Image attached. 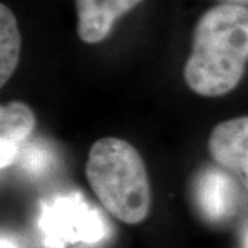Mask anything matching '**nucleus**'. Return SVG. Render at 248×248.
<instances>
[{"label": "nucleus", "mask_w": 248, "mask_h": 248, "mask_svg": "<svg viewBox=\"0 0 248 248\" xmlns=\"http://www.w3.org/2000/svg\"><path fill=\"white\" fill-rule=\"evenodd\" d=\"M248 61V9L222 4L202 16L184 78L196 94L221 97L234 89Z\"/></svg>", "instance_id": "1"}, {"label": "nucleus", "mask_w": 248, "mask_h": 248, "mask_svg": "<svg viewBox=\"0 0 248 248\" xmlns=\"http://www.w3.org/2000/svg\"><path fill=\"white\" fill-rule=\"evenodd\" d=\"M86 177L98 200L119 221L135 225L148 217V171L131 143L115 137L98 140L90 149Z\"/></svg>", "instance_id": "2"}, {"label": "nucleus", "mask_w": 248, "mask_h": 248, "mask_svg": "<svg viewBox=\"0 0 248 248\" xmlns=\"http://www.w3.org/2000/svg\"><path fill=\"white\" fill-rule=\"evenodd\" d=\"M39 226L51 248L68 243L94 244L107 236V222L79 196H62L43 204Z\"/></svg>", "instance_id": "3"}, {"label": "nucleus", "mask_w": 248, "mask_h": 248, "mask_svg": "<svg viewBox=\"0 0 248 248\" xmlns=\"http://www.w3.org/2000/svg\"><path fill=\"white\" fill-rule=\"evenodd\" d=\"M208 149L215 163L234 174L248 192V116L218 124L210 135Z\"/></svg>", "instance_id": "4"}, {"label": "nucleus", "mask_w": 248, "mask_h": 248, "mask_svg": "<svg viewBox=\"0 0 248 248\" xmlns=\"http://www.w3.org/2000/svg\"><path fill=\"white\" fill-rule=\"evenodd\" d=\"M142 0H76L78 33L84 43L95 45L107 37L115 21Z\"/></svg>", "instance_id": "5"}, {"label": "nucleus", "mask_w": 248, "mask_h": 248, "mask_svg": "<svg viewBox=\"0 0 248 248\" xmlns=\"http://www.w3.org/2000/svg\"><path fill=\"white\" fill-rule=\"evenodd\" d=\"M195 196L200 211L208 221H223L236 210L237 189L231 175L221 170L208 169L202 172L196 181Z\"/></svg>", "instance_id": "6"}, {"label": "nucleus", "mask_w": 248, "mask_h": 248, "mask_svg": "<svg viewBox=\"0 0 248 248\" xmlns=\"http://www.w3.org/2000/svg\"><path fill=\"white\" fill-rule=\"evenodd\" d=\"M36 117L22 102H9L0 109V166L6 169L19 156L21 146L32 134Z\"/></svg>", "instance_id": "7"}, {"label": "nucleus", "mask_w": 248, "mask_h": 248, "mask_svg": "<svg viewBox=\"0 0 248 248\" xmlns=\"http://www.w3.org/2000/svg\"><path fill=\"white\" fill-rule=\"evenodd\" d=\"M21 36L13 11L0 6V86H4L13 76L19 60Z\"/></svg>", "instance_id": "8"}, {"label": "nucleus", "mask_w": 248, "mask_h": 248, "mask_svg": "<svg viewBox=\"0 0 248 248\" xmlns=\"http://www.w3.org/2000/svg\"><path fill=\"white\" fill-rule=\"evenodd\" d=\"M48 155L43 151V148H25V151L21 153V164L22 167L31 172H40L48 164ZM18 160V159H17Z\"/></svg>", "instance_id": "9"}, {"label": "nucleus", "mask_w": 248, "mask_h": 248, "mask_svg": "<svg viewBox=\"0 0 248 248\" xmlns=\"http://www.w3.org/2000/svg\"><path fill=\"white\" fill-rule=\"evenodd\" d=\"M0 248H19V247H18L17 244H16L13 240L9 239V237H6V236H3V237H1V241H0Z\"/></svg>", "instance_id": "10"}, {"label": "nucleus", "mask_w": 248, "mask_h": 248, "mask_svg": "<svg viewBox=\"0 0 248 248\" xmlns=\"http://www.w3.org/2000/svg\"><path fill=\"white\" fill-rule=\"evenodd\" d=\"M243 248H248V232L246 237H244V241H243Z\"/></svg>", "instance_id": "11"}]
</instances>
